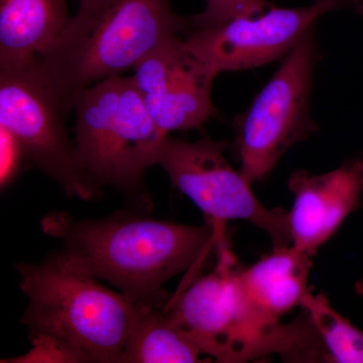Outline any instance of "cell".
I'll use <instances>...</instances> for the list:
<instances>
[{"mask_svg":"<svg viewBox=\"0 0 363 363\" xmlns=\"http://www.w3.org/2000/svg\"><path fill=\"white\" fill-rule=\"evenodd\" d=\"M167 302L143 304L124 363L204 362L198 343L164 310Z\"/></svg>","mask_w":363,"mask_h":363,"instance_id":"5bb4252c","label":"cell"},{"mask_svg":"<svg viewBox=\"0 0 363 363\" xmlns=\"http://www.w3.org/2000/svg\"><path fill=\"white\" fill-rule=\"evenodd\" d=\"M317 59L313 28L281 60L247 111L234 118V150L250 184L267 178L293 145L319 130L310 112Z\"/></svg>","mask_w":363,"mask_h":363,"instance_id":"8992f818","label":"cell"},{"mask_svg":"<svg viewBox=\"0 0 363 363\" xmlns=\"http://www.w3.org/2000/svg\"><path fill=\"white\" fill-rule=\"evenodd\" d=\"M345 9L363 13V0H314L311 6L298 9L272 6L259 16L192 30L184 44L217 75L257 68L285 58L325 13Z\"/></svg>","mask_w":363,"mask_h":363,"instance_id":"9c48e42d","label":"cell"},{"mask_svg":"<svg viewBox=\"0 0 363 363\" xmlns=\"http://www.w3.org/2000/svg\"><path fill=\"white\" fill-rule=\"evenodd\" d=\"M75 147L89 180L138 201L145 169L156 166L164 135L150 116L133 76H117L81 91L72 100Z\"/></svg>","mask_w":363,"mask_h":363,"instance_id":"5b68a950","label":"cell"},{"mask_svg":"<svg viewBox=\"0 0 363 363\" xmlns=\"http://www.w3.org/2000/svg\"><path fill=\"white\" fill-rule=\"evenodd\" d=\"M288 188L294 196L289 211L292 245L314 257L362 204L363 157L320 175L295 172Z\"/></svg>","mask_w":363,"mask_h":363,"instance_id":"8fae6325","label":"cell"},{"mask_svg":"<svg viewBox=\"0 0 363 363\" xmlns=\"http://www.w3.org/2000/svg\"><path fill=\"white\" fill-rule=\"evenodd\" d=\"M227 147L226 143L208 136L187 142L169 135L157 152L156 166L201 210L207 221L250 222L267 234L272 247L292 245L289 211L269 209L257 200L252 184L227 161Z\"/></svg>","mask_w":363,"mask_h":363,"instance_id":"ba28073f","label":"cell"},{"mask_svg":"<svg viewBox=\"0 0 363 363\" xmlns=\"http://www.w3.org/2000/svg\"><path fill=\"white\" fill-rule=\"evenodd\" d=\"M16 267L28 298L21 323L32 340L56 344L70 362L124 363L145 303L101 285L64 250Z\"/></svg>","mask_w":363,"mask_h":363,"instance_id":"3957f363","label":"cell"},{"mask_svg":"<svg viewBox=\"0 0 363 363\" xmlns=\"http://www.w3.org/2000/svg\"><path fill=\"white\" fill-rule=\"evenodd\" d=\"M138 92L160 130H200L216 109L211 88L217 74L188 51L184 39L172 38L133 69Z\"/></svg>","mask_w":363,"mask_h":363,"instance_id":"30bf717a","label":"cell"},{"mask_svg":"<svg viewBox=\"0 0 363 363\" xmlns=\"http://www.w3.org/2000/svg\"><path fill=\"white\" fill-rule=\"evenodd\" d=\"M67 112L39 58L0 67V125L21 143L26 159L79 199H95L101 189L89 180L65 128Z\"/></svg>","mask_w":363,"mask_h":363,"instance_id":"52a82bcc","label":"cell"},{"mask_svg":"<svg viewBox=\"0 0 363 363\" xmlns=\"http://www.w3.org/2000/svg\"><path fill=\"white\" fill-rule=\"evenodd\" d=\"M240 267L223 241L213 271L180 286L164 310L217 362H247L272 354L289 362H322L324 348L307 314L281 324L260 311L241 286Z\"/></svg>","mask_w":363,"mask_h":363,"instance_id":"7a4b0ae2","label":"cell"},{"mask_svg":"<svg viewBox=\"0 0 363 363\" xmlns=\"http://www.w3.org/2000/svg\"><path fill=\"white\" fill-rule=\"evenodd\" d=\"M98 0H78L79 6H90V4H95Z\"/></svg>","mask_w":363,"mask_h":363,"instance_id":"ac0fdd59","label":"cell"},{"mask_svg":"<svg viewBox=\"0 0 363 363\" xmlns=\"http://www.w3.org/2000/svg\"><path fill=\"white\" fill-rule=\"evenodd\" d=\"M171 0H98L79 6L51 49L39 57L67 114L77 93L133 70L164 42L188 35Z\"/></svg>","mask_w":363,"mask_h":363,"instance_id":"277c9868","label":"cell"},{"mask_svg":"<svg viewBox=\"0 0 363 363\" xmlns=\"http://www.w3.org/2000/svg\"><path fill=\"white\" fill-rule=\"evenodd\" d=\"M42 230L64 245V252L86 271L116 286L135 303L167 301L162 286L187 272L198 277L227 240L225 224L201 226L157 220L119 212L99 220H76L65 212L43 218Z\"/></svg>","mask_w":363,"mask_h":363,"instance_id":"6da1fadb","label":"cell"},{"mask_svg":"<svg viewBox=\"0 0 363 363\" xmlns=\"http://www.w3.org/2000/svg\"><path fill=\"white\" fill-rule=\"evenodd\" d=\"M301 308L307 314L329 362L363 363V332L341 316L322 294H306Z\"/></svg>","mask_w":363,"mask_h":363,"instance_id":"9a60e30c","label":"cell"},{"mask_svg":"<svg viewBox=\"0 0 363 363\" xmlns=\"http://www.w3.org/2000/svg\"><path fill=\"white\" fill-rule=\"evenodd\" d=\"M312 266V257L293 245L274 247L252 266L240 267L241 286L260 311L279 320L309 292Z\"/></svg>","mask_w":363,"mask_h":363,"instance_id":"4fadbf2b","label":"cell"},{"mask_svg":"<svg viewBox=\"0 0 363 363\" xmlns=\"http://www.w3.org/2000/svg\"><path fill=\"white\" fill-rule=\"evenodd\" d=\"M69 0H0V67L43 56L72 16Z\"/></svg>","mask_w":363,"mask_h":363,"instance_id":"7c38bea8","label":"cell"},{"mask_svg":"<svg viewBox=\"0 0 363 363\" xmlns=\"http://www.w3.org/2000/svg\"><path fill=\"white\" fill-rule=\"evenodd\" d=\"M272 6L267 0H205L201 13L188 18L190 32L217 28L241 16H259Z\"/></svg>","mask_w":363,"mask_h":363,"instance_id":"2e32d148","label":"cell"},{"mask_svg":"<svg viewBox=\"0 0 363 363\" xmlns=\"http://www.w3.org/2000/svg\"><path fill=\"white\" fill-rule=\"evenodd\" d=\"M0 186L2 190L13 183L20 173L23 160L26 159L25 150L16 136L0 125Z\"/></svg>","mask_w":363,"mask_h":363,"instance_id":"e0dca14e","label":"cell"}]
</instances>
